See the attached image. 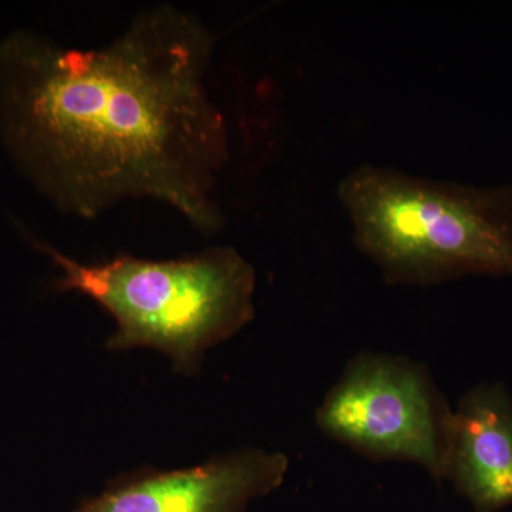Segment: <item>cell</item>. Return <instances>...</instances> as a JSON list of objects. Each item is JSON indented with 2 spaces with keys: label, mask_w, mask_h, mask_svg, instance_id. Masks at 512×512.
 <instances>
[{
  "label": "cell",
  "mask_w": 512,
  "mask_h": 512,
  "mask_svg": "<svg viewBox=\"0 0 512 512\" xmlns=\"http://www.w3.org/2000/svg\"><path fill=\"white\" fill-rule=\"evenodd\" d=\"M214 52V33L173 5L141 10L93 49L18 30L0 43L6 146L66 214L94 220L148 198L217 234L229 140L207 86Z\"/></svg>",
  "instance_id": "6da1fadb"
},
{
  "label": "cell",
  "mask_w": 512,
  "mask_h": 512,
  "mask_svg": "<svg viewBox=\"0 0 512 512\" xmlns=\"http://www.w3.org/2000/svg\"><path fill=\"white\" fill-rule=\"evenodd\" d=\"M336 194L353 244L387 285L512 278V183L478 187L365 163Z\"/></svg>",
  "instance_id": "7a4b0ae2"
},
{
  "label": "cell",
  "mask_w": 512,
  "mask_h": 512,
  "mask_svg": "<svg viewBox=\"0 0 512 512\" xmlns=\"http://www.w3.org/2000/svg\"><path fill=\"white\" fill-rule=\"evenodd\" d=\"M29 241L62 271L56 292L80 293L109 313L116 332L107 349L157 350L178 375L197 376L205 353L255 318V268L234 247L168 261L123 254L83 264L39 239Z\"/></svg>",
  "instance_id": "3957f363"
},
{
  "label": "cell",
  "mask_w": 512,
  "mask_h": 512,
  "mask_svg": "<svg viewBox=\"0 0 512 512\" xmlns=\"http://www.w3.org/2000/svg\"><path fill=\"white\" fill-rule=\"evenodd\" d=\"M453 412L424 363L363 350L323 396L315 421L320 433L367 460L414 464L443 481Z\"/></svg>",
  "instance_id": "277c9868"
},
{
  "label": "cell",
  "mask_w": 512,
  "mask_h": 512,
  "mask_svg": "<svg viewBox=\"0 0 512 512\" xmlns=\"http://www.w3.org/2000/svg\"><path fill=\"white\" fill-rule=\"evenodd\" d=\"M289 466L281 451L244 447L192 467H141L113 478L72 512H245L284 484Z\"/></svg>",
  "instance_id": "5b68a950"
},
{
  "label": "cell",
  "mask_w": 512,
  "mask_h": 512,
  "mask_svg": "<svg viewBox=\"0 0 512 512\" xmlns=\"http://www.w3.org/2000/svg\"><path fill=\"white\" fill-rule=\"evenodd\" d=\"M446 480L477 512L512 505V396L480 383L454 407Z\"/></svg>",
  "instance_id": "8992f818"
}]
</instances>
